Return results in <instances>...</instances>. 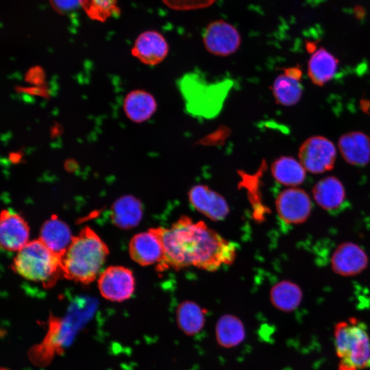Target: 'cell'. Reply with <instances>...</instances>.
<instances>
[{"mask_svg":"<svg viewBox=\"0 0 370 370\" xmlns=\"http://www.w3.org/2000/svg\"><path fill=\"white\" fill-rule=\"evenodd\" d=\"M162 248L158 271L193 266L209 271L232 264L236 258L234 243L225 239L203 221L182 216L169 228L153 227Z\"/></svg>","mask_w":370,"mask_h":370,"instance_id":"cell-1","label":"cell"},{"mask_svg":"<svg viewBox=\"0 0 370 370\" xmlns=\"http://www.w3.org/2000/svg\"><path fill=\"white\" fill-rule=\"evenodd\" d=\"M108 253L99 236L90 227H84L73 236L61 256L63 277L82 284L90 283L97 277Z\"/></svg>","mask_w":370,"mask_h":370,"instance_id":"cell-2","label":"cell"},{"mask_svg":"<svg viewBox=\"0 0 370 370\" xmlns=\"http://www.w3.org/2000/svg\"><path fill=\"white\" fill-rule=\"evenodd\" d=\"M177 84L186 112L195 117L210 119L221 111L233 82L230 79L210 82L202 73L194 71L183 75Z\"/></svg>","mask_w":370,"mask_h":370,"instance_id":"cell-3","label":"cell"},{"mask_svg":"<svg viewBox=\"0 0 370 370\" xmlns=\"http://www.w3.org/2000/svg\"><path fill=\"white\" fill-rule=\"evenodd\" d=\"M334 336L338 370H362L370 365V337L364 323L356 318L340 321Z\"/></svg>","mask_w":370,"mask_h":370,"instance_id":"cell-4","label":"cell"},{"mask_svg":"<svg viewBox=\"0 0 370 370\" xmlns=\"http://www.w3.org/2000/svg\"><path fill=\"white\" fill-rule=\"evenodd\" d=\"M12 267L21 277L45 286H51L63 277L61 257L39 239L28 242L17 251Z\"/></svg>","mask_w":370,"mask_h":370,"instance_id":"cell-5","label":"cell"},{"mask_svg":"<svg viewBox=\"0 0 370 370\" xmlns=\"http://www.w3.org/2000/svg\"><path fill=\"white\" fill-rule=\"evenodd\" d=\"M299 161L306 171L319 174L333 169L336 149L333 143L322 136H314L302 143L298 152Z\"/></svg>","mask_w":370,"mask_h":370,"instance_id":"cell-6","label":"cell"},{"mask_svg":"<svg viewBox=\"0 0 370 370\" xmlns=\"http://www.w3.org/2000/svg\"><path fill=\"white\" fill-rule=\"evenodd\" d=\"M202 38L209 53L221 57L234 53L241 43L237 29L223 20L210 23L203 32Z\"/></svg>","mask_w":370,"mask_h":370,"instance_id":"cell-7","label":"cell"},{"mask_svg":"<svg viewBox=\"0 0 370 370\" xmlns=\"http://www.w3.org/2000/svg\"><path fill=\"white\" fill-rule=\"evenodd\" d=\"M98 288L101 295L112 301H123L131 297L135 288L132 271L121 266H112L100 273Z\"/></svg>","mask_w":370,"mask_h":370,"instance_id":"cell-8","label":"cell"},{"mask_svg":"<svg viewBox=\"0 0 370 370\" xmlns=\"http://www.w3.org/2000/svg\"><path fill=\"white\" fill-rule=\"evenodd\" d=\"M275 208L282 221L290 224H299L306 221L310 216L312 202L305 190L293 187L278 195Z\"/></svg>","mask_w":370,"mask_h":370,"instance_id":"cell-9","label":"cell"},{"mask_svg":"<svg viewBox=\"0 0 370 370\" xmlns=\"http://www.w3.org/2000/svg\"><path fill=\"white\" fill-rule=\"evenodd\" d=\"M192 206L208 219L214 221L224 219L230 212L225 199L206 185L193 186L188 193Z\"/></svg>","mask_w":370,"mask_h":370,"instance_id":"cell-10","label":"cell"},{"mask_svg":"<svg viewBox=\"0 0 370 370\" xmlns=\"http://www.w3.org/2000/svg\"><path fill=\"white\" fill-rule=\"evenodd\" d=\"M29 227L17 213L3 210L0 217V243L3 249L18 251L28 243Z\"/></svg>","mask_w":370,"mask_h":370,"instance_id":"cell-11","label":"cell"},{"mask_svg":"<svg viewBox=\"0 0 370 370\" xmlns=\"http://www.w3.org/2000/svg\"><path fill=\"white\" fill-rule=\"evenodd\" d=\"M129 252L131 258L141 266L158 264L164 256L161 241L153 228L134 235L130 242Z\"/></svg>","mask_w":370,"mask_h":370,"instance_id":"cell-12","label":"cell"},{"mask_svg":"<svg viewBox=\"0 0 370 370\" xmlns=\"http://www.w3.org/2000/svg\"><path fill=\"white\" fill-rule=\"evenodd\" d=\"M132 53L142 63L155 66L162 62L166 57L169 45L160 32L147 30L137 37Z\"/></svg>","mask_w":370,"mask_h":370,"instance_id":"cell-13","label":"cell"},{"mask_svg":"<svg viewBox=\"0 0 370 370\" xmlns=\"http://www.w3.org/2000/svg\"><path fill=\"white\" fill-rule=\"evenodd\" d=\"M368 258L365 251L353 243L339 245L331 258L333 271L343 276H352L362 271L367 266Z\"/></svg>","mask_w":370,"mask_h":370,"instance_id":"cell-14","label":"cell"},{"mask_svg":"<svg viewBox=\"0 0 370 370\" xmlns=\"http://www.w3.org/2000/svg\"><path fill=\"white\" fill-rule=\"evenodd\" d=\"M338 147L343 158L352 165L362 166L370 161V137L362 132L342 135Z\"/></svg>","mask_w":370,"mask_h":370,"instance_id":"cell-15","label":"cell"},{"mask_svg":"<svg viewBox=\"0 0 370 370\" xmlns=\"http://www.w3.org/2000/svg\"><path fill=\"white\" fill-rule=\"evenodd\" d=\"M73 238L69 226L57 217H52L42 225L38 239L51 251L61 257Z\"/></svg>","mask_w":370,"mask_h":370,"instance_id":"cell-16","label":"cell"},{"mask_svg":"<svg viewBox=\"0 0 370 370\" xmlns=\"http://www.w3.org/2000/svg\"><path fill=\"white\" fill-rule=\"evenodd\" d=\"M157 109L155 97L144 90H134L127 94L123 100V110L127 117L137 123L150 119Z\"/></svg>","mask_w":370,"mask_h":370,"instance_id":"cell-17","label":"cell"},{"mask_svg":"<svg viewBox=\"0 0 370 370\" xmlns=\"http://www.w3.org/2000/svg\"><path fill=\"white\" fill-rule=\"evenodd\" d=\"M338 65V59L325 48L320 47L308 60V77L314 84L323 86L333 78Z\"/></svg>","mask_w":370,"mask_h":370,"instance_id":"cell-18","label":"cell"},{"mask_svg":"<svg viewBox=\"0 0 370 370\" xmlns=\"http://www.w3.org/2000/svg\"><path fill=\"white\" fill-rule=\"evenodd\" d=\"M312 195L317 204L326 210L338 208L345 197L343 184L334 176H328L318 181L312 188Z\"/></svg>","mask_w":370,"mask_h":370,"instance_id":"cell-19","label":"cell"},{"mask_svg":"<svg viewBox=\"0 0 370 370\" xmlns=\"http://www.w3.org/2000/svg\"><path fill=\"white\" fill-rule=\"evenodd\" d=\"M111 217L113 223L121 228L134 227L143 217L142 204L133 196H123L113 204Z\"/></svg>","mask_w":370,"mask_h":370,"instance_id":"cell-20","label":"cell"},{"mask_svg":"<svg viewBox=\"0 0 370 370\" xmlns=\"http://www.w3.org/2000/svg\"><path fill=\"white\" fill-rule=\"evenodd\" d=\"M271 171L274 179L281 184L295 187L306 177V170L300 163L291 156H281L271 164Z\"/></svg>","mask_w":370,"mask_h":370,"instance_id":"cell-21","label":"cell"},{"mask_svg":"<svg viewBox=\"0 0 370 370\" xmlns=\"http://www.w3.org/2000/svg\"><path fill=\"white\" fill-rule=\"evenodd\" d=\"M270 299L276 308L284 312H291L299 306L302 299V292L295 283L283 280L271 288Z\"/></svg>","mask_w":370,"mask_h":370,"instance_id":"cell-22","label":"cell"},{"mask_svg":"<svg viewBox=\"0 0 370 370\" xmlns=\"http://www.w3.org/2000/svg\"><path fill=\"white\" fill-rule=\"evenodd\" d=\"M272 92L275 101L279 104L291 106L300 100L303 88L299 81L282 73L275 78L272 85Z\"/></svg>","mask_w":370,"mask_h":370,"instance_id":"cell-23","label":"cell"},{"mask_svg":"<svg viewBox=\"0 0 370 370\" xmlns=\"http://www.w3.org/2000/svg\"><path fill=\"white\" fill-rule=\"evenodd\" d=\"M216 335L221 345L225 347H234L245 337L244 326L235 316L223 315L217 323Z\"/></svg>","mask_w":370,"mask_h":370,"instance_id":"cell-24","label":"cell"},{"mask_svg":"<svg viewBox=\"0 0 370 370\" xmlns=\"http://www.w3.org/2000/svg\"><path fill=\"white\" fill-rule=\"evenodd\" d=\"M177 320L182 331L188 334H194L204 326V311L196 303L185 301L177 308Z\"/></svg>","mask_w":370,"mask_h":370,"instance_id":"cell-25","label":"cell"},{"mask_svg":"<svg viewBox=\"0 0 370 370\" xmlns=\"http://www.w3.org/2000/svg\"><path fill=\"white\" fill-rule=\"evenodd\" d=\"M82 8L90 18L100 22L121 14L118 0H82Z\"/></svg>","mask_w":370,"mask_h":370,"instance_id":"cell-26","label":"cell"},{"mask_svg":"<svg viewBox=\"0 0 370 370\" xmlns=\"http://www.w3.org/2000/svg\"><path fill=\"white\" fill-rule=\"evenodd\" d=\"M169 9L175 11H193L212 5L217 0H162Z\"/></svg>","mask_w":370,"mask_h":370,"instance_id":"cell-27","label":"cell"},{"mask_svg":"<svg viewBox=\"0 0 370 370\" xmlns=\"http://www.w3.org/2000/svg\"><path fill=\"white\" fill-rule=\"evenodd\" d=\"M82 0H49L51 7L59 14H66L82 8Z\"/></svg>","mask_w":370,"mask_h":370,"instance_id":"cell-28","label":"cell"},{"mask_svg":"<svg viewBox=\"0 0 370 370\" xmlns=\"http://www.w3.org/2000/svg\"><path fill=\"white\" fill-rule=\"evenodd\" d=\"M284 73L287 76L298 81H300L302 77V71L299 66L286 68L284 70Z\"/></svg>","mask_w":370,"mask_h":370,"instance_id":"cell-29","label":"cell"},{"mask_svg":"<svg viewBox=\"0 0 370 370\" xmlns=\"http://www.w3.org/2000/svg\"><path fill=\"white\" fill-rule=\"evenodd\" d=\"M316 45L313 42H307V50L310 53H314L317 49Z\"/></svg>","mask_w":370,"mask_h":370,"instance_id":"cell-30","label":"cell"}]
</instances>
